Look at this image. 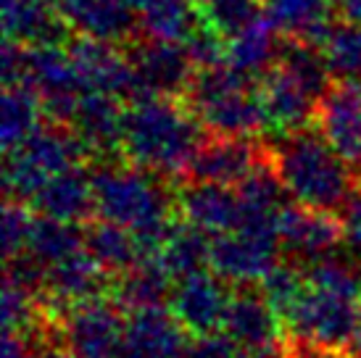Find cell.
I'll return each instance as SVG.
<instances>
[{"label":"cell","instance_id":"38","mask_svg":"<svg viewBox=\"0 0 361 358\" xmlns=\"http://www.w3.org/2000/svg\"><path fill=\"white\" fill-rule=\"evenodd\" d=\"M30 206L21 203V200L6 198L3 206V256L11 259L21 250H27V240H30L32 219Z\"/></svg>","mask_w":361,"mask_h":358},{"label":"cell","instance_id":"31","mask_svg":"<svg viewBox=\"0 0 361 358\" xmlns=\"http://www.w3.org/2000/svg\"><path fill=\"white\" fill-rule=\"evenodd\" d=\"M303 268L311 288L343 295V298H361V261L338 253V245L322 253L319 259L303 264Z\"/></svg>","mask_w":361,"mask_h":358},{"label":"cell","instance_id":"12","mask_svg":"<svg viewBox=\"0 0 361 358\" xmlns=\"http://www.w3.org/2000/svg\"><path fill=\"white\" fill-rule=\"evenodd\" d=\"M317 127L353 171L361 169V82H338L322 95Z\"/></svg>","mask_w":361,"mask_h":358},{"label":"cell","instance_id":"37","mask_svg":"<svg viewBox=\"0 0 361 358\" xmlns=\"http://www.w3.org/2000/svg\"><path fill=\"white\" fill-rule=\"evenodd\" d=\"M185 48L190 53L195 69L203 66H216L221 61H227V37L216 32L211 24L201 19V24L185 37Z\"/></svg>","mask_w":361,"mask_h":358},{"label":"cell","instance_id":"35","mask_svg":"<svg viewBox=\"0 0 361 358\" xmlns=\"http://www.w3.org/2000/svg\"><path fill=\"white\" fill-rule=\"evenodd\" d=\"M201 19L224 37H232L264 16L261 0H203Z\"/></svg>","mask_w":361,"mask_h":358},{"label":"cell","instance_id":"32","mask_svg":"<svg viewBox=\"0 0 361 358\" xmlns=\"http://www.w3.org/2000/svg\"><path fill=\"white\" fill-rule=\"evenodd\" d=\"M277 63L290 74L293 80L301 82L317 100H322V95L330 90L332 74L327 69V61H324V53H322L319 45H311V42L303 40L290 42V45L282 48Z\"/></svg>","mask_w":361,"mask_h":358},{"label":"cell","instance_id":"24","mask_svg":"<svg viewBox=\"0 0 361 358\" xmlns=\"http://www.w3.org/2000/svg\"><path fill=\"white\" fill-rule=\"evenodd\" d=\"M264 16L274 24V30L293 40L319 45L332 30L330 0H261Z\"/></svg>","mask_w":361,"mask_h":358},{"label":"cell","instance_id":"19","mask_svg":"<svg viewBox=\"0 0 361 358\" xmlns=\"http://www.w3.org/2000/svg\"><path fill=\"white\" fill-rule=\"evenodd\" d=\"M224 332H230L240 345H256L269 342L285 335V324L277 316V311L264 298L261 285L256 282H240L232 290L227 316H224Z\"/></svg>","mask_w":361,"mask_h":358},{"label":"cell","instance_id":"11","mask_svg":"<svg viewBox=\"0 0 361 358\" xmlns=\"http://www.w3.org/2000/svg\"><path fill=\"white\" fill-rule=\"evenodd\" d=\"M345 237V224L341 214L317 211L301 203H288L280 209V245L298 264L319 259L322 253L335 248Z\"/></svg>","mask_w":361,"mask_h":358},{"label":"cell","instance_id":"14","mask_svg":"<svg viewBox=\"0 0 361 358\" xmlns=\"http://www.w3.org/2000/svg\"><path fill=\"white\" fill-rule=\"evenodd\" d=\"M114 279L109 271L82 248L66 259L48 266L45 277V298L53 309L66 311L74 303L92 298H111Z\"/></svg>","mask_w":361,"mask_h":358},{"label":"cell","instance_id":"4","mask_svg":"<svg viewBox=\"0 0 361 358\" xmlns=\"http://www.w3.org/2000/svg\"><path fill=\"white\" fill-rule=\"evenodd\" d=\"M361 324V303L353 298L332 295L311 288L303 292L298 306L285 319V332L293 338L348 356L351 340Z\"/></svg>","mask_w":361,"mask_h":358},{"label":"cell","instance_id":"1","mask_svg":"<svg viewBox=\"0 0 361 358\" xmlns=\"http://www.w3.org/2000/svg\"><path fill=\"white\" fill-rule=\"evenodd\" d=\"M209 137L190 106L174 98H148L132 103L124 124V156L130 163L164 179H180L203 140Z\"/></svg>","mask_w":361,"mask_h":358},{"label":"cell","instance_id":"16","mask_svg":"<svg viewBox=\"0 0 361 358\" xmlns=\"http://www.w3.org/2000/svg\"><path fill=\"white\" fill-rule=\"evenodd\" d=\"M282 245L277 240L251 237L243 232H221L211 237V268L230 285L261 282V277L277 264Z\"/></svg>","mask_w":361,"mask_h":358},{"label":"cell","instance_id":"25","mask_svg":"<svg viewBox=\"0 0 361 358\" xmlns=\"http://www.w3.org/2000/svg\"><path fill=\"white\" fill-rule=\"evenodd\" d=\"M280 53L282 45L277 42V30L267 16L227 37V63H232L253 82H259L280 61Z\"/></svg>","mask_w":361,"mask_h":358},{"label":"cell","instance_id":"10","mask_svg":"<svg viewBox=\"0 0 361 358\" xmlns=\"http://www.w3.org/2000/svg\"><path fill=\"white\" fill-rule=\"evenodd\" d=\"M188 340L174 311L148 306L127 314L124 340L114 358H185Z\"/></svg>","mask_w":361,"mask_h":358},{"label":"cell","instance_id":"39","mask_svg":"<svg viewBox=\"0 0 361 358\" xmlns=\"http://www.w3.org/2000/svg\"><path fill=\"white\" fill-rule=\"evenodd\" d=\"M240 356V342L232 338L230 332H206V335H192L185 348V358H238Z\"/></svg>","mask_w":361,"mask_h":358},{"label":"cell","instance_id":"22","mask_svg":"<svg viewBox=\"0 0 361 358\" xmlns=\"http://www.w3.org/2000/svg\"><path fill=\"white\" fill-rule=\"evenodd\" d=\"M16 148L30 161H35L45 174H51V177L53 174H61V171L77 169V166H82L92 156L90 148L85 145V140L74 132V127L69 130L66 124H59V121H51L45 127L40 124Z\"/></svg>","mask_w":361,"mask_h":358},{"label":"cell","instance_id":"30","mask_svg":"<svg viewBox=\"0 0 361 358\" xmlns=\"http://www.w3.org/2000/svg\"><path fill=\"white\" fill-rule=\"evenodd\" d=\"M85 248V227L77 221L53 219V216H35L27 240V250L35 259H40L45 266L66 259L71 253Z\"/></svg>","mask_w":361,"mask_h":358},{"label":"cell","instance_id":"36","mask_svg":"<svg viewBox=\"0 0 361 358\" xmlns=\"http://www.w3.org/2000/svg\"><path fill=\"white\" fill-rule=\"evenodd\" d=\"M51 179V174L30 161L19 148L6 150V163H3V185H6V198L21 200L30 203L37 192L42 190V185Z\"/></svg>","mask_w":361,"mask_h":358},{"label":"cell","instance_id":"2","mask_svg":"<svg viewBox=\"0 0 361 358\" xmlns=\"http://www.w3.org/2000/svg\"><path fill=\"white\" fill-rule=\"evenodd\" d=\"M274 166L295 203L317 211L341 214L359 190L351 163L324 140V135L306 127L288 132L277 148H271Z\"/></svg>","mask_w":361,"mask_h":358},{"label":"cell","instance_id":"17","mask_svg":"<svg viewBox=\"0 0 361 358\" xmlns=\"http://www.w3.org/2000/svg\"><path fill=\"white\" fill-rule=\"evenodd\" d=\"M256 87H259V98L264 103L267 119L282 135L306 130V127H311V121H317L319 100L314 98L301 82L293 80L280 63H274L256 82Z\"/></svg>","mask_w":361,"mask_h":358},{"label":"cell","instance_id":"7","mask_svg":"<svg viewBox=\"0 0 361 358\" xmlns=\"http://www.w3.org/2000/svg\"><path fill=\"white\" fill-rule=\"evenodd\" d=\"M111 298L74 303L61 314V342L85 358H114L124 340L127 319Z\"/></svg>","mask_w":361,"mask_h":358},{"label":"cell","instance_id":"44","mask_svg":"<svg viewBox=\"0 0 361 358\" xmlns=\"http://www.w3.org/2000/svg\"><path fill=\"white\" fill-rule=\"evenodd\" d=\"M359 303H361V298H359Z\"/></svg>","mask_w":361,"mask_h":358},{"label":"cell","instance_id":"21","mask_svg":"<svg viewBox=\"0 0 361 358\" xmlns=\"http://www.w3.org/2000/svg\"><path fill=\"white\" fill-rule=\"evenodd\" d=\"M27 206L35 214H45V216L63 221H77V224H87L98 216L92 179L90 174L82 171V166L53 174Z\"/></svg>","mask_w":361,"mask_h":358},{"label":"cell","instance_id":"29","mask_svg":"<svg viewBox=\"0 0 361 358\" xmlns=\"http://www.w3.org/2000/svg\"><path fill=\"white\" fill-rule=\"evenodd\" d=\"M42 103L30 85H6L0 103V142L3 150L21 145L32 132L40 127Z\"/></svg>","mask_w":361,"mask_h":358},{"label":"cell","instance_id":"42","mask_svg":"<svg viewBox=\"0 0 361 358\" xmlns=\"http://www.w3.org/2000/svg\"><path fill=\"white\" fill-rule=\"evenodd\" d=\"M332 8L338 11L343 21L361 24V0H332Z\"/></svg>","mask_w":361,"mask_h":358},{"label":"cell","instance_id":"20","mask_svg":"<svg viewBox=\"0 0 361 358\" xmlns=\"http://www.w3.org/2000/svg\"><path fill=\"white\" fill-rule=\"evenodd\" d=\"M124 100L106 92H85L74 113V132L85 140L92 156H111L124 148V124L127 109Z\"/></svg>","mask_w":361,"mask_h":358},{"label":"cell","instance_id":"34","mask_svg":"<svg viewBox=\"0 0 361 358\" xmlns=\"http://www.w3.org/2000/svg\"><path fill=\"white\" fill-rule=\"evenodd\" d=\"M327 69L338 82H361V24H338L332 27L327 40L322 42Z\"/></svg>","mask_w":361,"mask_h":358},{"label":"cell","instance_id":"5","mask_svg":"<svg viewBox=\"0 0 361 358\" xmlns=\"http://www.w3.org/2000/svg\"><path fill=\"white\" fill-rule=\"evenodd\" d=\"M24 85H30L42 103V113L51 121L71 124L80 98L85 95L77 77L69 48L63 50L59 42L27 45V74Z\"/></svg>","mask_w":361,"mask_h":358},{"label":"cell","instance_id":"28","mask_svg":"<svg viewBox=\"0 0 361 358\" xmlns=\"http://www.w3.org/2000/svg\"><path fill=\"white\" fill-rule=\"evenodd\" d=\"M201 24V8L190 0H142L140 32L148 40L185 42Z\"/></svg>","mask_w":361,"mask_h":358},{"label":"cell","instance_id":"43","mask_svg":"<svg viewBox=\"0 0 361 358\" xmlns=\"http://www.w3.org/2000/svg\"><path fill=\"white\" fill-rule=\"evenodd\" d=\"M190 3H195V6H201V3H203V0H190Z\"/></svg>","mask_w":361,"mask_h":358},{"label":"cell","instance_id":"33","mask_svg":"<svg viewBox=\"0 0 361 358\" xmlns=\"http://www.w3.org/2000/svg\"><path fill=\"white\" fill-rule=\"evenodd\" d=\"M261 292L269 300V306L277 311V316L285 319L290 316V311L298 306L303 292L309 290V279H306V268L298 261H285V264H274V266L261 277Z\"/></svg>","mask_w":361,"mask_h":358},{"label":"cell","instance_id":"26","mask_svg":"<svg viewBox=\"0 0 361 358\" xmlns=\"http://www.w3.org/2000/svg\"><path fill=\"white\" fill-rule=\"evenodd\" d=\"M85 250L98 261L111 277L130 271L142 259L140 245L130 227L95 216L85 227Z\"/></svg>","mask_w":361,"mask_h":358},{"label":"cell","instance_id":"27","mask_svg":"<svg viewBox=\"0 0 361 358\" xmlns=\"http://www.w3.org/2000/svg\"><path fill=\"white\" fill-rule=\"evenodd\" d=\"M206 235H209L206 229L195 227L180 216L174 232L159 253L161 264L174 277V282L201 274L206 271V266H211V240Z\"/></svg>","mask_w":361,"mask_h":358},{"label":"cell","instance_id":"13","mask_svg":"<svg viewBox=\"0 0 361 358\" xmlns=\"http://www.w3.org/2000/svg\"><path fill=\"white\" fill-rule=\"evenodd\" d=\"M132 63H135L142 90L151 98H159V95L161 98H180L188 92L192 77H195V63H192L185 42H142L132 53Z\"/></svg>","mask_w":361,"mask_h":358},{"label":"cell","instance_id":"8","mask_svg":"<svg viewBox=\"0 0 361 358\" xmlns=\"http://www.w3.org/2000/svg\"><path fill=\"white\" fill-rule=\"evenodd\" d=\"M269 153L271 148L253 142V137L209 135L198 153L192 156L182 182H214V185L238 187Z\"/></svg>","mask_w":361,"mask_h":358},{"label":"cell","instance_id":"6","mask_svg":"<svg viewBox=\"0 0 361 358\" xmlns=\"http://www.w3.org/2000/svg\"><path fill=\"white\" fill-rule=\"evenodd\" d=\"M69 56L85 92H106L124 100L127 106L151 98L137 80L132 58L116 48V42L80 35L69 45Z\"/></svg>","mask_w":361,"mask_h":358},{"label":"cell","instance_id":"18","mask_svg":"<svg viewBox=\"0 0 361 358\" xmlns=\"http://www.w3.org/2000/svg\"><path fill=\"white\" fill-rule=\"evenodd\" d=\"M177 214L185 221L206 229L209 235L238 232L243 216V203L238 190L214 182H182L177 192Z\"/></svg>","mask_w":361,"mask_h":358},{"label":"cell","instance_id":"9","mask_svg":"<svg viewBox=\"0 0 361 358\" xmlns=\"http://www.w3.org/2000/svg\"><path fill=\"white\" fill-rule=\"evenodd\" d=\"M232 298V285L216 271H201L180 279L171 292V311L188 335H206L224 329V316Z\"/></svg>","mask_w":361,"mask_h":358},{"label":"cell","instance_id":"15","mask_svg":"<svg viewBox=\"0 0 361 358\" xmlns=\"http://www.w3.org/2000/svg\"><path fill=\"white\" fill-rule=\"evenodd\" d=\"M142 0H61L59 11L69 30L121 42L140 30Z\"/></svg>","mask_w":361,"mask_h":358},{"label":"cell","instance_id":"3","mask_svg":"<svg viewBox=\"0 0 361 358\" xmlns=\"http://www.w3.org/2000/svg\"><path fill=\"white\" fill-rule=\"evenodd\" d=\"M98 216L124 227H137L142 221L177 214V203L169 200L164 177L140 166L103 163L90 174Z\"/></svg>","mask_w":361,"mask_h":358},{"label":"cell","instance_id":"23","mask_svg":"<svg viewBox=\"0 0 361 358\" xmlns=\"http://www.w3.org/2000/svg\"><path fill=\"white\" fill-rule=\"evenodd\" d=\"M171 282L174 277L166 271L159 256H142L130 271L114 279L111 300L124 314L148 309V306H164L166 300H171V292H174Z\"/></svg>","mask_w":361,"mask_h":358},{"label":"cell","instance_id":"41","mask_svg":"<svg viewBox=\"0 0 361 358\" xmlns=\"http://www.w3.org/2000/svg\"><path fill=\"white\" fill-rule=\"evenodd\" d=\"M343 224H345V240L351 242V248L361 253V192H356L351 203L343 211Z\"/></svg>","mask_w":361,"mask_h":358},{"label":"cell","instance_id":"40","mask_svg":"<svg viewBox=\"0 0 361 358\" xmlns=\"http://www.w3.org/2000/svg\"><path fill=\"white\" fill-rule=\"evenodd\" d=\"M27 74V45L16 40L3 42V85H19Z\"/></svg>","mask_w":361,"mask_h":358}]
</instances>
